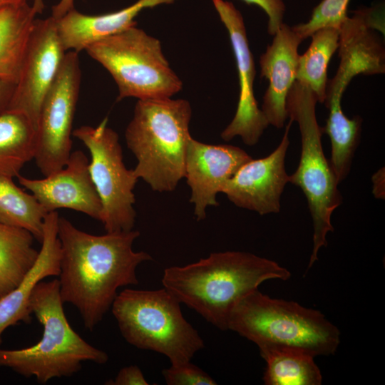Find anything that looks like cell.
I'll list each match as a JSON object with an SVG mask.
<instances>
[{"mask_svg":"<svg viewBox=\"0 0 385 385\" xmlns=\"http://www.w3.org/2000/svg\"><path fill=\"white\" fill-rule=\"evenodd\" d=\"M57 234L61 245V299L73 305L85 327L93 330L111 308L118 288L137 284L138 266L153 258L133 250L140 236L138 230L95 235L59 216Z\"/></svg>","mask_w":385,"mask_h":385,"instance_id":"1","label":"cell"},{"mask_svg":"<svg viewBox=\"0 0 385 385\" xmlns=\"http://www.w3.org/2000/svg\"><path fill=\"white\" fill-rule=\"evenodd\" d=\"M290 277L287 268L272 260L225 251L185 266L166 268L162 283L180 303L225 331L230 313L240 300L267 280L286 281Z\"/></svg>","mask_w":385,"mask_h":385,"instance_id":"2","label":"cell"},{"mask_svg":"<svg viewBox=\"0 0 385 385\" xmlns=\"http://www.w3.org/2000/svg\"><path fill=\"white\" fill-rule=\"evenodd\" d=\"M63 304L58 279L39 282L32 292L29 309L43 327L42 337L29 347L0 349V366L46 384L54 378L73 376L81 370L83 361L106 363L108 354L73 329Z\"/></svg>","mask_w":385,"mask_h":385,"instance_id":"3","label":"cell"},{"mask_svg":"<svg viewBox=\"0 0 385 385\" xmlns=\"http://www.w3.org/2000/svg\"><path fill=\"white\" fill-rule=\"evenodd\" d=\"M191 115L185 99H145L135 104L125 141L138 161L136 177L155 191H173L184 178Z\"/></svg>","mask_w":385,"mask_h":385,"instance_id":"4","label":"cell"},{"mask_svg":"<svg viewBox=\"0 0 385 385\" xmlns=\"http://www.w3.org/2000/svg\"><path fill=\"white\" fill-rule=\"evenodd\" d=\"M228 329L257 346H287L314 357L334 354L340 343L339 329L320 311L296 302L272 298L258 289L234 307Z\"/></svg>","mask_w":385,"mask_h":385,"instance_id":"5","label":"cell"},{"mask_svg":"<svg viewBox=\"0 0 385 385\" xmlns=\"http://www.w3.org/2000/svg\"><path fill=\"white\" fill-rule=\"evenodd\" d=\"M315 93L307 85L295 81L287 97L288 116L299 125L301 155L289 183L304 194L313 223V247L307 270L318 260V252L327 247V235L334 231L331 218L342 204L339 183L322 145L323 129L317 123Z\"/></svg>","mask_w":385,"mask_h":385,"instance_id":"6","label":"cell"},{"mask_svg":"<svg viewBox=\"0 0 385 385\" xmlns=\"http://www.w3.org/2000/svg\"><path fill=\"white\" fill-rule=\"evenodd\" d=\"M180 302L165 288L125 289L111 308L120 333L131 345L166 356L171 364L190 361L204 348L198 332L185 319Z\"/></svg>","mask_w":385,"mask_h":385,"instance_id":"7","label":"cell"},{"mask_svg":"<svg viewBox=\"0 0 385 385\" xmlns=\"http://www.w3.org/2000/svg\"><path fill=\"white\" fill-rule=\"evenodd\" d=\"M86 51L114 79L118 101L168 98L183 88L160 41L136 26L95 43Z\"/></svg>","mask_w":385,"mask_h":385,"instance_id":"8","label":"cell"},{"mask_svg":"<svg viewBox=\"0 0 385 385\" xmlns=\"http://www.w3.org/2000/svg\"><path fill=\"white\" fill-rule=\"evenodd\" d=\"M73 136L91 155L89 171L102 205L100 222L106 232L132 230L136 217L133 193L138 178L123 162L117 133L105 118L97 126L82 125Z\"/></svg>","mask_w":385,"mask_h":385,"instance_id":"9","label":"cell"},{"mask_svg":"<svg viewBox=\"0 0 385 385\" xmlns=\"http://www.w3.org/2000/svg\"><path fill=\"white\" fill-rule=\"evenodd\" d=\"M78 53H66L41 106L34 160L44 176L62 169L72 152L73 122L81 78Z\"/></svg>","mask_w":385,"mask_h":385,"instance_id":"10","label":"cell"},{"mask_svg":"<svg viewBox=\"0 0 385 385\" xmlns=\"http://www.w3.org/2000/svg\"><path fill=\"white\" fill-rule=\"evenodd\" d=\"M66 52L58 36L56 19L51 16L36 19L7 109L26 115L36 130L41 103Z\"/></svg>","mask_w":385,"mask_h":385,"instance_id":"11","label":"cell"},{"mask_svg":"<svg viewBox=\"0 0 385 385\" xmlns=\"http://www.w3.org/2000/svg\"><path fill=\"white\" fill-rule=\"evenodd\" d=\"M212 2L229 34L237 63L240 86L235 115L220 136L226 141L240 136L244 143L252 146L259 141L269 123L259 108L254 95L253 83L256 71L244 19L232 2L225 0H212Z\"/></svg>","mask_w":385,"mask_h":385,"instance_id":"12","label":"cell"},{"mask_svg":"<svg viewBox=\"0 0 385 385\" xmlns=\"http://www.w3.org/2000/svg\"><path fill=\"white\" fill-rule=\"evenodd\" d=\"M293 122L289 118L281 142L273 152L263 158H252L225 183L221 192L236 206L261 215L280 211L281 196L289 183L285 157Z\"/></svg>","mask_w":385,"mask_h":385,"instance_id":"13","label":"cell"},{"mask_svg":"<svg viewBox=\"0 0 385 385\" xmlns=\"http://www.w3.org/2000/svg\"><path fill=\"white\" fill-rule=\"evenodd\" d=\"M17 178L47 213L66 208L100 221L102 205L91 177L89 160L83 151L71 152L62 169L43 178L20 175Z\"/></svg>","mask_w":385,"mask_h":385,"instance_id":"14","label":"cell"},{"mask_svg":"<svg viewBox=\"0 0 385 385\" xmlns=\"http://www.w3.org/2000/svg\"><path fill=\"white\" fill-rule=\"evenodd\" d=\"M252 158L230 145H210L192 137L187 146L185 175L190 188V202L197 220L206 217L209 206H217V195L237 170Z\"/></svg>","mask_w":385,"mask_h":385,"instance_id":"15","label":"cell"},{"mask_svg":"<svg viewBox=\"0 0 385 385\" xmlns=\"http://www.w3.org/2000/svg\"><path fill=\"white\" fill-rule=\"evenodd\" d=\"M273 36L260 58L261 77L269 82L261 110L269 125L282 128L289 118L287 97L296 81L298 47L303 39L292 26L284 23Z\"/></svg>","mask_w":385,"mask_h":385,"instance_id":"16","label":"cell"},{"mask_svg":"<svg viewBox=\"0 0 385 385\" xmlns=\"http://www.w3.org/2000/svg\"><path fill=\"white\" fill-rule=\"evenodd\" d=\"M57 211L48 213L44 219L41 247L38 257L21 282L0 298V344L5 329L19 322L29 323L31 312L29 301L36 284L48 277L60 273L61 245L57 234Z\"/></svg>","mask_w":385,"mask_h":385,"instance_id":"17","label":"cell"},{"mask_svg":"<svg viewBox=\"0 0 385 385\" xmlns=\"http://www.w3.org/2000/svg\"><path fill=\"white\" fill-rule=\"evenodd\" d=\"M175 1L138 0L117 11L98 15L83 14L74 8L56 19L58 36L66 51L78 53L99 41L136 26L135 19L142 10Z\"/></svg>","mask_w":385,"mask_h":385,"instance_id":"18","label":"cell"},{"mask_svg":"<svg viewBox=\"0 0 385 385\" xmlns=\"http://www.w3.org/2000/svg\"><path fill=\"white\" fill-rule=\"evenodd\" d=\"M36 15L27 0L0 9V80L16 83Z\"/></svg>","mask_w":385,"mask_h":385,"instance_id":"19","label":"cell"},{"mask_svg":"<svg viewBox=\"0 0 385 385\" xmlns=\"http://www.w3.org/2000/svg\"><path fill=\"white\" fill-rule=\"evenodd\" d=\"M266 362L262 380L266 385H320L321 371L314 356L302 349L277 345L258 346Z\"/></svg>","mask_w":385,"mask_h":385,"instance_id":"20","label":"cell"},{"mask_svg":"<svg viewBox=\"0 0 385 385\" xmlns=\"http://www.w3.org/2000/svg\"><path fill=\"white\" fill-rule=\"evenodd\" d=\"M36 128L24 114L6 110L0 114V178L18 177L34 159Z\"/></svg>","mask_w":385,"mask_h":385,"instance_id":"21","label":"cell"},{"mask_svg":"<svg viewBox=\"0 0 385 385\" xmlns=\"http://www.w3.org/2000/svg\"><path fill=\"white\" fill-rule=\"evenodd\" d=\"M341 97L327 96L324 101L329 110L323 133L331 142L329 160L339 183L349 175L355 150L359 143L362 119L359 116L349 118L343 113Z\"/></svg>","mask_w":385,"mask_h":385,"instance_id":"22","label":"cell"},{"mask_svg":"<svg viewBox=\"0 0 385 385\" xmlns=\"http://www.w3.org/2000/svg\"><path fill=\"white\" fill-rule=\"evenodd\" d=\"M28 230L0 223V298L14 289L35 263L39 250Z\"/></svg>","mask_w":385,"mask_h":385,"instance_id":"23","label":"cell"},{"mask_svg":"<svg viewBox=\"0 0 385 385\" xmlns=\"http://www.w3.org/2000/svg\"><path fill=\"white\" fill-rule=\"evenodd\" d=\"M311 37L308 49L299 56L296 81L309 86L322 103L326 98L327 66L339 47V29L322 28Z\"/></svg>","mask_w":385,"mask_h":385,"instance_id":"24","label":"cell"},{"mask_svg":"<svg viewBox=\"0 0 385 385\" xmlns=\"http://www.w3.org/2000/svg\"><path fill=\"white\" fill-rule=\"evenodd\" d=\"M47 214L34 195L17 186L13 178H0V223L25 229L41 242Z\"/></svg>","mask_w":385,"mask_h":385,"instance_id":"25","label":"cell"},{"mask_svg":"<svg viewBox=\"0 0 385 385\" xmlns=\"http://www.w3.org/2000/svg\"><path fill=\"white\" fill-rule=\"evenodd\" d=\"M350 0H322L312 11L306 23L292 26L304 40L316 31L324 27L340 29L347 19V9Z\"/></svg>","mask_w":385,"mask_h":385,"instance_id":"26","label":"cell"},{"mask_svg":"<svg viewBox=\"0 0 385 385\" xmlns=\"http://www.w3.org/2000/svg\"><path fill=\"white\" fill-rule=\"evenodd\" d=\"M168 385H215L217 382L200 367L190 361L171 364L170 368L162 371Z\"/></svg>","mask_w":385,"mask_h":385,"instance_id":"27","label":"cell"},{"mask_svg":"<svg viewBox=\"0 0 385 385\" xmlns=\"http://www.w3.org/2000/svg\"><path fill=\"white\" fill-rule=\"evenodd\" d=\"M247 4L260 7L268 17L267 32L274 35L283 24L286 6L283 0H242Z\"/></svg>","mask_w":385,"mask_h":385,"instance_id":"28","label":"cell"},{"mask_svg":"<svg viewBox=\"0 0 385 385\" xmlns=\"http://www.w3.org/2000/svg\"><path fill=\"white\" fill-rule=\"evenodd\" d=\"M110 385H148L141 370L136 365L122 368L114 379L108 381Z\"/></svg>","mask_w":385,"mask_h":385,"instance_id":"29","label":"cell"},{"mask_svg":"<svg viewBox=\"0 0 385 385\" xmlns=\"http://www.w3.org/2000/svg\"><path fill=\"white\" fill-rule=\"evenodd\" d=\"M15 84L0 80V114L8 109Z\"/></svg>","mask_w":385,"mask_h":385,"instance_id":"30","label":"cell"},{"mask_svg":"<svg viewBox=\"0 0 385 385\" xmlns=\"http://www.w3.org/2000/svg\"><path fill=\"white\" fill-rule=\"evenodd\" d=\"M73 9H74V0H60L52 6L51 16L58 19Z\"/></svg>","mask_w":385,"mask_h":385,"instance_id":"31","label":"cell"},{"mask_svg":"<svg viewBox=\"0 0 385 385\" xmlns=\"http://www.w3.org/2000/svg\"><path fill=\"white\" fill-rule=\"evenodd\" d=\"M382 171L383 170H380L379 172H377L374 175V179H373L374 187V193L375 194V196L376 197H379V198H381L383 197L382 191L384 192V190H382V181H384V180H382V178H384V173L383 175L381 173Z\"/></svg>","mask_w":385,"mask_h":385,"instance_id":"32","label":"cell"},{"mask_svg":"<svg viewBox=\"0 0 385 385\" xmlns=\"http://www.w3.org/2000/svg\"><path fill=\"white\" fill-rule=\"evenodd\" d=\"M32 6L37 14H41L45 8L44 2L43 0H33Z\"/></svg>","mask_w":385,"mask_h":385,"instance_id":"33","label":"cell"},{"mask_svg":"<svg viewBox=\"0 0 385 385\" xmlns=\"http://www.w3.org/2000/svg\"><path fill=\"white\" fill-rule=\"evenodd\" d=\"M25 0H0V9L13 4L19 3Z\"/></svg>","mask_w":385,"mask_h":385,"instance_id":"34","label":"cell"}]
</instances>
